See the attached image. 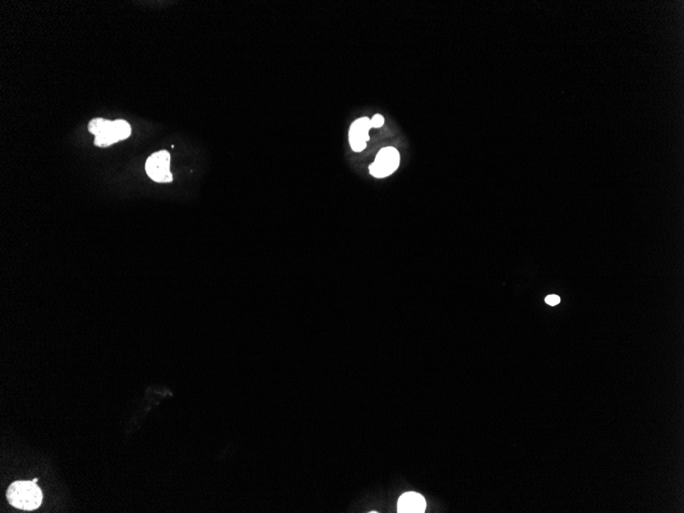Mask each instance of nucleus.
<instances>
[{"label": "nucleus", "instance_id": "obj_4", "mask_svg": "<svg viewBox=\"0 0 684 513\" xmlns=\"http://www.w3.org/2000/svg\"><path fill=\"white\" fill-rule=\"evenodd\" d=\"M88 130L95 134V145L97 147H109L120 141L115 121H110L103 118H95L89 122Z\"/></svg>", "mask_w": 684, "mask_h": 513}, {"label": "nucleus", "instance_id": "obj_7", "mask_svg": "<svg viewBox=\"0 0 684 513\" xmlns=\"http://www.w3.org/2000/svg\"><path fill=\"white\" fill-rule=\"evenodd\" d=\"M115 126L120 141L126 140V139L130 138V134H132V128H130V124L125 120H116Z\"/></svg>", "mask_w": 684, "mask_h": 513}, {"label": "nucleus", "instance_id": "obj_5", "mask_svg": "<svg viewBox=\"0 0 684 513\" xmlns=\"http://www.w3.org/2000/svg\"><path fill=\"white\" fill-rule=\"evenodd\" d=\"M372 128L371 119L367 117L358 118L350 126V144L354 152H362L370 140L369 130Z\"/></svg>", "mask_w": 684, "mask_h": 513}, {"label": "nucleus", "instance_id": "obj_6", "mask_svg": "<svg viewBox=\"0 0 684 513\" xmlns=\"http://www.w3.org/2000/svg\"><path fill=\"white\" fill-rule=\"evenodd\" d=\"M426 500L417 493H406L400 498L398 510L403 513H422L426 510Z\"/></svg>", "mask_w": 684, "mask_h": 513}, {"label": "nucleus", "instance_id": "obj_8", "mask_svg": "<svg viewBox=\"0 0 684 513\" xmlns=\"http://www.w3.org/2000/svg\"><path fill=\"white\" fill-rule=\"evenodd\" d=\"M383 124H384V118H383V116L379 115V114H376V115L371 119V126H372V128H381Z\"/></svg>", "mask_w": 684, "mask_h": 513}, {"label": "nucleus", "instance_id": "obj_2", "mask_svg": "<svg viewBox=\"0 0 684 513\" xmlns=\"http://www.w3.org/2000/svg\"><path fill=\"white\" fill-rule=\"evenodd\" d=\"M146 172L154 182H171V154L162 150L151 155L146 162Z\"/></svg>", "mask_w": 684, "mask_h": 513}, {"label": "nucleus", "instance_id": "obj_3", "mask_svg": "<svg viewBox=\"0 0 684 513\" xmlns=\"http://www.w3.org/2000/svg\"><path fill=\"white\" fill-rule=\"evenodd\" d=\"M400 165V154L395 147H384L377 154L375 161L371 164L370 174L374 178H382L391 176Z\"/></svg>", "mask_w": 684, "mask_h": 513}, {"label": "nucleus", "instance_id": "obj_9", "mask_svg": "<svg viewBox=\"0 0 684 513\" xmlns=\"http://www.w3.org/2000/svg\"><path fill=\"white\" fill-rule=\"evenodd\" d=\"M545 301H546V303H548L549 305H557L561 302V298H559V296H557V295H549V296L546 297Z\"/></svg>", "mask_w": 684, "mask_h": 513}, {"label": "nucleus", "instance_id": "obj_1", "mask_svg": "<svg viewBox=\"0 0 684 513\" xmlns=\"http://www.w3.org/2000/svg\"><path fill=\"white\" fill-rule=\"evenodd\" d=\"M6 498L19 510H34L41 505L42 492L33 481H18L8 487Z\"/></svg>", "mask_w": 684, "mask_h": 513}]
</instances>
